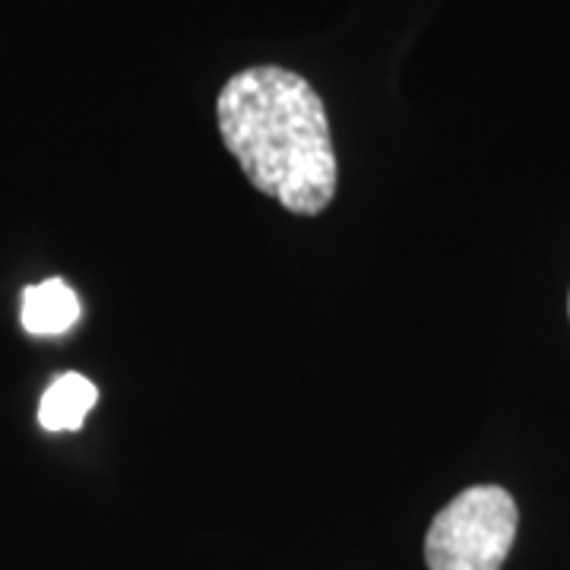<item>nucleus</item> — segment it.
<instances>
[{"label": "nucleus", "instance_id": "obj_4", "mask_svg": "<svg viewBox=\"0 0 570 570\" xmlns=\"http://www.w3.org/2000/svg\"><path fill=\"white\" fill-rule=\"evenodd\" d=\"M99 393H96V384L86 381L82 374H61L51 381V387L45 390L39 403V425L45 431H77V428L86 422L89 409L96 406Z\"/></svg>", "mask_w": 570, "mask_h": 570}, {"label": "nucleus", "instance_id": "obj_5", "mask_svg": "<svg viewBox=\"0 0 570 570\" xmlns=\"http://www.w3.org/2000/svg\"><path fill=\"white\" fill-rule=\"evenodd\" d=\"M568 311H570V302H568Z\"/></svg>", "mask_w": 570, "mask_h": 570}, {"label": "nucleus", "instance_id": "obj_3", "mask_svg": "<svg viewBox=\"0 0 570 570\" xmlns=\"http://www.w3.org/2000/svg\"><path fill=\"white\" fill-rule=\"evenodd\" d=\"M80 321V298L63 279H45L22 292V326L32 336H61Z\"/></svg>", "mask_w": 570, "mask_h": 570}, {"label": "nucleus", "instance_id": "obj_2", "mask_svg": "<svg viewBox=\"0 0 570 570\" xmlns=\"http://www.w3.org/2000/svg\"><path fill=\"white\" fill-rule=\"evenodd\" d=\"M517 520L510 491L498 485L456 494L428 530V570H501L517 539Z\"/></svg>", "mask_w": 570, "mask_h": 570}, {"label": "nucleus", "instance_id": "obj_1", "mask_svg": "<svg viewBox=\"0 0 570 570\" xmlns=\"http://www.w3.org/2000/svg\"><path fill=\"white\" fill-rule=\"evenodd\" d=\"M219 134L247 181L295 216H317L336 197L340 165L314 86L285 67H250L219 92Z\"/></svg>", "mask_w": 570, "mask_h": 570}]
</instances>
